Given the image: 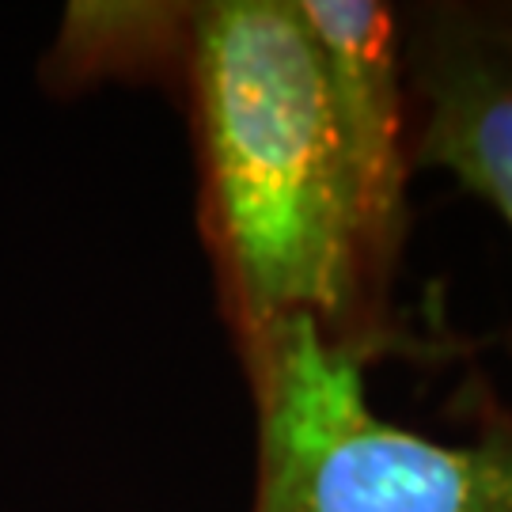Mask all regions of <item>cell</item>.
Instances as JSON below:
<instances>
[{"mask_svg":"<svg viewBox=\"0 0 512 512\" xmlns=\"http://www.w3.org/2000/svg\"><path fill=\"white\" fill-rule=\"evenodd\" d=\"M183 50L209 243L243 357L300 315L361 346L357 319L376 285L319 50L296 4H198Z\"/></svg>","mask_w":512,"mask_h":512,"instance_id":"1","label":"cell"},{"mask_svg":"<svg viewBox=\"0 0 512 512\" xmlns=\"http://www.w3.org/2000/svg\"><path fill=\"white\" fill-rule=\"evenodd\" d=\"M258 403L255 512H512V421L444 444L384 421L365 349L289 319L247 353Z\"/></svg>","mask_w":512,"mask_h":512,"instance_id":"2","label":"cell"},{"mask_svg":"<svg viewBox=\"0 0 512 512\" xmlns=\"http://www.w3.org/2000/svg\"><path fill=\"white\" fill-rule=\"evenodd\" d=\"M319 50L330 118L353 186L368 277L380 289L406 232V110L399 19L380 0H293Z\"/></svg>","mask_w":512,"mask_h":512,"instance_id":"3","label":"cell"},{"mask_svg":"<svg viewBox=\"0 0 512 512\" xmlns=\"http://www.w3.org/2000/svg\"><path fill=\"white\" fill-rule=\"evenodd\" d=\"M425 122L418 164L440 167L512 228V57L501 42H425L418 69Z\"/></svg>","mask_w":512,"mask_h":512,"instance_id":"4","label":"cell"},{"mask_svg":"<svg viewBox=\"0 0 512 512\" xmlns=\"http://www.w3.org/2000/svg\"><path fill=\"white\" fill-rule=\"evenodd\" d=\"M501 46H505V54L512 57V19H509V31H505V38H501Z\"/></svg>","mask_w":512,"mask_h":512,"instance_id":"5","label":"cell"}]
</instances>
